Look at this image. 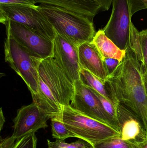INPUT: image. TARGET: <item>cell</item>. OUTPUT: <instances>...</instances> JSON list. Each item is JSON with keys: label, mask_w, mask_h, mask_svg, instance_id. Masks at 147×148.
I'll list each match as a JSON object with an SVG mask.
<instances>
[{"label": "cell", "mask_w": 147, "mask_h": 148, "mask_svg": "<svg viewBox=\"0 0 147 148\" xmlns=\"http://www.w3.org/2000/svg\"><path fill=\"white\" fill-rule=\"evenodd\" d=\"M50 119L39 105L33 102L22 106L17 110L13 120L14 133L12 135L16 140L30 133H35L41 129L47 127V121Z\"/></svg>", "instance_id": "10"}, {"label": "cell", "mask_w": 147, "mask_h": 148, "mask_svg": "<svg viewBox=\"0 0 147 148\" xmlns=\"http://www.w3.org/2000/svg\"><path fill=\"white\" fill-rule=\"evenodd\" d=\"M17 140L13 135L4 139L1 138L0 148H12Z\"/></svg>", "instance_id": "26"}, {"label": "cell", "mask_w": 147, "mask_h": 148, "mask_svg": "<svg viewBox=\"0 0 147 148\" xmlns=\"http://www.w3.org/2000/svg\"><path fill=\"white\" fill-rule=\"evenodd\" d=\"M74 84L53 57L42 60L39 69V91L33 97L50 119L60 118L63 108L70 105Z\"/></svg>", "instance_id": "2"}, {"label": "cell", "mask_w": 147, "mask_h": 148, "mask_svg": "<svg viewBox=\"0 0 147 148\" xmlns=\"http://www.w3.org/2000/svg\"><path fill=\"white\" fill-rule=\"evenodd\" d=\"M4 41L6 62L26 84L32 97L39 91V69L43 59L31 53L6 32Z\"/></svg>", "instance_id": "4"}, {"label": "cell", "mask_w": 147, "mask_h": 148, "mask_svg": "<svg viewBox=\"0 0 147 148\" xmlns=\"http://www.w3.org/2000/svg\"><path fill=\"white\" fill-rule=\"evenodd\" d=\"M79 64L81 69H86L106 83L109 75L103 59L92 42H85L78 47Z\"/></svg>", "instance_id": "14"}, {"label": "cell", "mask_w": 147, "mask_h": 148, "mask_svg": "<svg viewBox=\"0 0 147 148\" xmlns=\"http://www.w3.org/2000/svg\"><path fill=\"white\" fill-rule=\"evenodd\" d=\"M146 85L147 88V83H146Z\"/></svg>", "instance_id": "30"}, {"label": "cell", "mask_w": 147, "mask_h": 148, "mask_svg": "<svg viewBox=\"0 0 147 148\" xmlns=\"http://www.w3.org/2000/svg\"><path fill=\"white\" fill-rule=\"evenodd\" d=\"M6 31L20 44L41 59L54 56V42L26 25L8 20L4 24Z\"/></svg>", "instance_id": "8"}, {"label": "cell", "mask_w": 147, "mask_h": 148, "mask_svg": "<svg viewBox=\"0 0 147 148\" xmlns=\"http://www.w3.org/2000/svg\"></svg>", "instance_id": "31"}, {"label": "cell", "mask_w": 147, "mask_h": 148, "mask_svg": "<svg viewBox=\"0 0 147 148\" xmlns=\"http://www.w3.org/2000/svg\"><path fill=\"white\" fill-rule=\"evenodd\" d=\"M94 148H137V146L120 138L119 135L98 143Z\"/></svg>", "instance_id": "19"}, {"label": "cell", "mask_w": 147, "mask_h": 148, "mask_svg": "<svg viewBox=\"0 0 147 148\" xmlns=\"http://www.w3.org/2000/svg\"><path fill=\"white\" fill-rule=\"evenodd\" d=\"M37 7L0 4V22L4 24L8 20L14 21L26 25L42 36L53 41L56 32Z\"/></svg>", "instance_id": "6"}, {"label": "cell", "mask_w": 147, "mask_h": 148, "mask_svg": "<svg viewBox=\"0 0 147 148\" xmlns=\"http://www.w3.org/2000/svg\"><path fill=\"white\" fill-rule=\"evenodd\" d=\"M106 84L116 103L134 113L142 121L147 133V88L144 75L129 47Z\"/></svg>", "instance_id": "1"}, {"label": "cell", "mask_w": 147, "mask_h": 148, "mask_svg": "<svg viewBox=\"0 0 147 148\" xmlns=\"http://www.w3.org/2000/svg\"><path fill=\"white\" fill-rule=\"evenodd\" d=\"M140 36L143 60L142 72L144 75L147 76V29L140 32Z\"/></svg>", "instance_id": "22"}, {"label": "cell", "mask_w": 147, "mask_h": 148, "mask_svg": "<svg viewBox=\"0 0 147 148\" xmlns=\"http://www.w3.org/2000/svg\"><path fill=\"white\" fill-rule=\"evenodd\" d=\"M47 143L48 148H94L91 143L83 140H79L71 143H66L64 140H60L51 142L47 140Z\"/></svg>", "instance_id": "20"}, {"label": "cell", "mask_w": 147, "mask_h": 148, "mask_svg": "<svg viewBox=\"0 0 147 148\" xmlns=\"http://www.w3.org/2000/svg\"><path fill=\"white\" fill-rule=\"evenodd\" d=\"M104 61L109 75L114 71L121 62L119 60L113 58H105L104 60Z\"/></svg>", "instance_id": "25"}, {"label": "cell", "mask_w": 147, "mask_h": 148, "mask_svg": "<svg viewBox=\"0 0 147 148\" xmlns=\"http://www.w3.org/2000/svg\"><path fill=\"white\" fill-rule=\"evenodd\" d=\"M74 85L75 92L70 106L84 115L111 127L109 119L95 93L79 79Z\"/></svg>", "instance_id": "9"}, {"label": "cell", "mask_w": 147, "mask_h": 148, "mask_svg": "<svg viewBox=\"0 0 147 148\" xmlns=\"http://www.w3.org/2000/svg\"><path fill=\"white\" fill-rule=\"evenodd\" d=\"M131 16L135 13L147 9V0H128Z\"/></svg>", "instance_id": "23"}, {"label": "cell", "mask_w": 147, "mask_h": 148, "mask_svg": "<svg viewBox=\"0 0 147 148\" xmlns=\"http://www.w3.org/2000/svg\"><path fill=\"white\" fill-rule=\"evenodd\" d=\"M60 118L76 137L86 141L93 146L119 135L110 126L84 115L70 106L64 107Z\"/></svg>", "instance_id": "5"}, {"label": "cell", "mask_w": 147, "mask_h": 148, "mask_svg": "<svg viewBox=\"0 0 147 148\" xmlns=\"http://www.w3.org/2000/svg\"><path fill=\"white\" fill-rule=\"evenodd\" d=\"M116 108L120 138L136 145L146 140V131L140 119L120 103H117Z\"/></svg>", "instance_id": "12"}, {"label": "cell", "mask_w": 147, "mask_h": 148, "mask_svg": "<svg viewBox=\"0 0 147 148\" xmlns=\"http://www.w3.org/2000/svg\"><path fill=\"white\" fill-rule=\"evenodd\" d=\"M37 140L35 133H30L17 140L12 148H36Z\"/></svg>", "instance_id": "21"}, {"label": "cell", "mask_w": 147, "mask_h": 148, "mask_svg": "<svg viewBox=\"0 0 147 148\" xmlns=\"http://www.w3.org/2000/svg\"><path fill=\"white\" fill-rule=\"evenodd\" d=\"M135 55L136 60L142 70L143 66L142 46L140 40V32L131 22L130 27V39L129 47Z\"/></svg>", "instance_id": "17"}, {"label": "cell", "mask_w": 147, "mask_h": 148, "mask_svg": "<svg viewBox=\"0 0 147 148\" xmlns=\"http://www.w3.org/2000/svg\"><path fill=\"white\" fill-rule=\"evenodd\" d=\"M35 0H0V4L9 5H20L36 8Z\"/></svg>", "instance_id": "24"}, {"label": "cell", "mask_w": 147, "mask_h": 148, "mask_svg": "<svg viewBox=\"0 0 147 148\" xmlns=\"http://www.w3.org/2000/svg\"><path fill=\"white\" fill-rule=\"evenodd\" d=\"M91 42L103 60L105 58H113L121 61L126 55V50H123L119 48L105 35L102 29L96 33Z\"/></svg>", "instance_id": "15"}, {"label": "cell", "mask_w": 147, "mask_h": 148, "mask_svg": "<svg viewBox=\"0 0 147 148\" xmlns=\"http://www.w3.org/2000/svg\"><path fill=\"white\" fill-rule=\"evenodd\" d=\"M53 42V58L74 84L79 79L81 69L78 47L57 33Z\"/></svg>", "instance_id": "11"}, {"label": "cell", "mask_w": 147, "mask_h": 148, "mask_svg": "<svg viewBox=\"0 0 147 148\" xmlns=\"http://www.w3.org/2000/svg\"><path fill=\"white\" fill-rule=\"evenodd\" d=\"M79 79L85 86L93 89L110 101L116 104L106 84L103 83L98 77L86 69H81Z\"/></svg>", "instance_id": "16"}, {"label": "cell", "mask_w": 147, "mask_h": 148, "mask_svg": "<svg viewBox=\"0 0 147 148\" xmlns=\"http://www.w3.org/2000/svg\"><path fill=\"white\" fill-rule=\"evenodd\" d=\"M51 126L53 137L56 140H64L70 137H76L60 118L51 119Z\"/></svg>", "instance_id": "18"}, {"label": "cell", "mask_w": 147, "mask_h": 148, "mask_svg": "<svg viewBox=\"0 0 147 148\" xmlns=\"http://www.w3.org/2000/svg\"><path fill=\"white\" fill-rule=\"evenodd\" d=\"M5 118L3 116V113L2 108L1 109V116H0V130H2L3 127L4 123H5Z\"/></svg>", "instance_id": "27"}, {"label": "cell", "mask_w": 147, "mask_h": 148, "mask_svg": "<svg viewBox=\"0 0 147 148\" xmlns=\"http://www.w3.org/2000/svg\"><path fill=\"white\" fill-rule=\"evenodd\" d=\"M40 4L64 8L93 20L98 13L108 10L113 0H35Z\"/></svg>", "instance_id": "13"}, {"label": "cell", "mask_w": 147, "mask_h": 148, "mask_svg": "<svg viewBox=\"0 0 147 148\" xmlns=\"http://www.w3.org/2000/svg\"><path fill=\"white\" fill-rule=\"evenodd\" d=\"M137 148H147V138L144 141L137 144Z\"/></svg>", "instance_id": "28"}, {"label": "cell", "mask_w": 147, "mask_h": 148, "mask_svg": "<svg viewBox=\"0 0 147 148\" xmlns=\"http://www.w3.org/2000/svg\"><path fill=\"white\" fill-rule=\"evenodd\" d=\"M110 18L103 29L105 35L120 49L129 47L131 18L128 0H113Z\"/></svg>", "instance_id": "7"}, {"label": "cell", "mask_w": 147, "mask_h": 148, "mask_svg": "<svg viewBox=\"0 0 147 148\" xmlns=\"http://www.w3.org/2000/svg\"><path fill=\"white\" fill-rule=\"evenodd\" d=\"M37 9L47 18L58 34L77 47L92 41L96 35L92 19L54 5L40 4Z\"/></svg>", "instance_id": "3"}, {"label": "cell", "mask_w": 147, "mask_h": 148, "mask_svg": "<svg viewBox=\"0 0 147 148\" xmlns=\"http://www.w3.org/2000/svg\"><path fill=\"white\" fill-rule=\"evenodd\" d=\"M144 78H145V82L147 83V76L144 75Z\"/></svg>", "instance_id": "29"}]
</instances>
